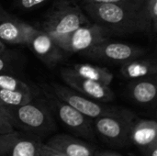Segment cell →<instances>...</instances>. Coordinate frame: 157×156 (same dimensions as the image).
I'll list each match as a JSON object with an SVG mask.
<instances>
[{
    "instance_id": "9c48e42d",
    "label": "cell",
    "mask_w": 157,
    "mask_h": 156,
    "mask_svg": "<svg viewBox=\"0 0 157 156\" xmlns=\"http://www.w3.org/2000/svg\"><path fill=\"white\" fill-rule=\"evenodd\" d=\"M144 53V49L138 46L123 42L108 41L107 40L95 46L85 55L96 61L122 64L130 60L141 57Z\"/></svg>"
},
{
    "instance_id": "484cf974",
    "label": "cell",
    "mask_w": 157,
    "mask_h": 156,
    "mask_svg": "<svg viewBox=\"0 0 157 156\" xmlns=\"http://www.w3.org/2000/svg\"><path fill=\"white\" fill-rule=\"evenodd\" d=\"M82 4H104V3H114L124 0H78Z\"/></svg>"
},
{
    "instance_id": "4316f807",
    "label": "cell",
    "mask_w": 157,
    "mask_h": 156,
    "mask_svg": "<svg viewBox=\"0 0 157 156\" xmlns=\"http://www.w3.org/2000/svg\"><path fill=\"white\" fill-rule=\"evenodd\" d=\"M97 156H122L117 153H114V152H110V151H103V152H100L98 154H97Z\"/></svg>"
},
{
    "instance_id": "8fae6325",
    "label": "cell",
    "mask_w": 157,
    "mask_h": 156,
    "mask_svg": "<svg viewBox=\"0 0 157 156\" xmlns=\"http://www.w3.org/2000/svg\"><path fill=\"white\" fill-rule=\"evenodd\" d=\"M40 140L19 131L0 135V156H38Z\"/></svg>"
},
{
    "instance_id": "6da1fadb",
    "label": "cell",
    "mask_w": 157,
    "mask_h": 156,
    "mask_svg": "<svg viewBox=\"0 0 157 156\" xmlns=\"http://www.w3.org/2000/svg\"><path fill=\"white\" fill-rule=\"evenodd\" d=\"M82 9L92 22L109 34L123 35L140 32L137 7L132 0L104 4H82Z\"/></svg>"
},
{
    "instance_id": "30bf717a",
    "label": "cell",
    "mask_w": 157,
    "mask_h": 156,
    "mask_svg": "<svg viewBox=\"0 0 157 156\" xmlns=\"http://www.w3.org/2000/svg\"><path fill=\"white\" fill-rule=\"evenodd\" d=\"M61 77L66 86L93 100L109 103L115 99V93L109 86L76 75L68 68L61 71Z\"/></svg>"
},
{
    "instance_id": "7a4b0ae2",
    "label": "cell",
    "mask_w": 157,
    "mask_h": 156,
    "mask_svg": "<svg viewBox=\"0 0 157 156\" xmlns=\"http://www.w3.org/2000/svg\"><path fill=\"white\" fill-rule=\"evenodd\" d=\"M4 111L15 130L40 140L53 133L57 129L55 118L43 97L38 96L17 107H4Z\"/></svg>"
},
{
    "instance_id": "cb8c5ba5",
    "label": "cell",
    "mask_w": 157,
    "mask_h": 156,
    "mask_svg": "<svg viewBox=\"0 0 157 156\" xmlns=\"http://www.w3.org/2000/svg\"><path fill=\"white\" fill-rule=\"evenodd\" d=\"M39 156H66L56 149L47 145L46 143H40L39 146Z\"/></svg>"
},
{
    "instance_id": "4dcf8cb0",
    "label": "cell",
    "mask_w": 157,
    "mask_h": 156,
    "mask_svg": "<svg viewBox=\"0 0 157 156\" xmlns=\"http://www.w3.org/2000/svg\"><path fill=\"white\" fill-rule=\"evenodd\" d=\"M0 111H4V107L0 104ZM5 112V111H4Z\"/></svg>"
},
{
    "instance_id": "2e32d148",
    "label": "cell",
    "mask_w": 157,
    "mask_h": 156,
    "mask_svg": "<svg viewBox=\"0 0 157 156\" xmlns=\"http://www.w3.org/2000/svg\"><path fill=\"white\" fill-rule=\"evenodd\" d=\"M130 60L121 66V74L128 80L143 79L155 76L157 73L156 62L152 59Z\"/></svg>"
},
{
    "instance_id": "4fadbf2b",
    "label": "cell",
    "mask_w": 157,
    "mask_h": 156,
    "mask_svg": "<svg viewBox=\"0 0 157 156\" xmlns=\"http://www.w3.org/2000/svg\"><path fill=\"white\" fill-rule=\"evenodd\" d=\"M129 97L137 105L150 106L155 102L157 96L156 77L132 80L127 86Z\"/></svg>"
},
{
    "instance_id": "9a60e30c",
    "label": "cell",
    "mask_w": 157,
    "mask_h": 156,
    "mask_svg": "<svg viewBox=\"0 0 157 156\" xmlns=\"http://www.w3.org/2000/svg\"><path fill=\"white\" fill-rule=\"evenodd\" d=\"M130 141L141 151L157 142L156 121L137 118L131 131Z\"/></svg>"
},
{
    "instance_id": "ffe728a7",
    "label": "cell",
    "mask_w": 157,
    "mask_h": 156,
    "mask_svg": "<svg viewBox=\"0 0 157 156\" xmlns=\"http://www.w3.org/2000/svg\"><path fill=\"white\" fill-rule=\"evenodd\" d=\"M0 88L39 94V91L28 84L17 73H1Z\"/></svg>"
},
{
    "instance_id": "5bb4252c",
    "label": "cell",
    "mask_w": 157,
    "mask_h": 156,
    "mask_svg": "<svg viewBox=\"0 0 157 156\" xmlns=\"http://www.w3.org/2000/svg\"><path fill=\"white\" fill-rule=\"evenodd\" d=\"M28 23L8 15L0 20V40L5 44L25 45Z\"/></svg>"
},
{
    "instance_id": "7402d4cb",
    "label": "cell",
    "mask_w": 157,
    "mask_h": 156,
    "mask_svg": "<svg viewBox=\"0 0 157 156\" xmlns=\"http://www.w3.org/2000/svg\"><path fill=\"white\" fill-rule=\"evenodd\" d=\"M51 0H14L15 6L22 10H31Z\"/></svg>"
},
{
    "instance_id": "7c38bea8",
    "label": "cell",
    "mask_w": 157,
    "mask_h": 156,
    "mask_svg": "<svg viewBox=\"0 0 157 156\" xmlns=\"http://www.w3.org/2000/svg\"><path fill=\"white\" fill-rule=\"evenodd\" d=\"M46 144L66 156H97L96 149L91 143L70 134H55L46 142Z\"/></svg>"
},
{
    "instance_id": "e0dca14e",
    "label": "cell",
    "mask_w": 157,
    "mask_h": 156,
    "mask_svg": "<svg viewBox=\"0 0 157 156\" xmlns=\"http://www.w3.org/2000/svg\"><path fill=\"white\" fill-rule=\"evenodd\" d=\"M67 68L76 75L107 86H110L114 78L113 74L108 68L92 63H75Z\"/></svg>"
},
{
    "instance_id": "f546056e",
    "label": "cell",
    "mask_w": 157,
    "mask_h": 156,
    "mask_svg": "<svg viewBox=\"0 0 157 156\" xmlns=\"http://www.w3.org/2000/svg\"><path fill=\"white\" fill-rule=\"evenodd\" d=\"M6 49V44L0 40V52H1V51H5Z\"/></svg>"
},
{
    "instance_id": "1f68e13d",
    "label": "cell",
    "mask_w": 157,
    "mask_h": 156,
    "mask_svg": "<svg viewBox=\"0 0 157 156\" xmlns=\"http://www.w3.org/2000/svg\"><path fill=\"white\" fill-rule=\"evenodd\" d=\"M38 156H39V155H38Z\"/></svg>"
},
{
    "instance_id": "ac0fdd59",
    "label": "cell",
    "mask_w": 157,
    "mask_h": 156,
    "mask_svg": "<svg viewBox=\"0 0 157 156\" xmlns=\"http://www.w3.org/2000/svg\"><path fill=\"white\" fill-rule=\"evenodd\" d=\"M140 32H145L149 36L156 34L157 0H147L137 9Z\"/></svg>"
},
{
    "instance_id": "8992f818",
    "label": "cell",
    "mask_w": 157,
    "mask_h": 156,
    "mask_svg": "<svg viewBox=\"0 0 157 156\" xmlns=\"http://www.w3.org/2000/svg\"><path fill=\"white\" fill-rule=\"evenodd\" d=\"M46 87L58 98L64 101L87 118L94 120L98 117L114 115L121 112L123 108L109 105L108 103H102L93 100L84 95L78 93L68 86H63L58 83H52L46 85Z\"/></svg>"
},
{
    "instance_id": "3957f363",
    "label": "cell",
    "mask_w": 157,
    "mask_h": 156,
    "mask_svg": "<svg viewBox=\"0 0 157 156\" xmlns=\"http://www.w3.org/2000/svg\"><path fill=\"white\" fill-rule=\"evenodd\" d=\"M40 92L53 117L57 119L74 135L88 142H97V135L93 127V120L87 118L64 101L54 96L43 84Z\"/></svg>"
},
{
    "instance_id": "f1b7e54d",
    "label": "cell",
    "mask_w": 157,
    "mask_h": 156,
    "mask_svg": "<svg viewBox=\"0 0 157 156\" xmlns=\"http://www.w3.org/2000/svg\"><path fill=\"white\" fill-rule=\"evenodd\" d=\"M147 0H132V2L135 5V6L138 8L139 6H141L144 3H145Z\"/></svg>"
},
{
    "instance_id": "d6986e66",
    "label": "cell",
    "mask_w": 157,
    "mask_h": 156,
    "mask_svg": "<svg viewBox=\"0 0 157 156\" xmlns=\"http://www.w3.org/2000/svg\"><path fill=\"white\" fill-rule=\"evenodd\" d=\"M38 96L39 94L35 93L0 88V104L3 107H17L29 102Z\"/></svg>"
},
{
    "instance_id": "44dd1931",
    "label": "cell",
    "mask_w": 157,
    "mask_h": 156,
    "mask_svg": "<svg viewBox=\"0 0 157 156\" xmlns=\"http://www.w3.org/2000/svg\"><path fill=\"white\" fill-rule=\"evenodd\" d=\"M18 52V51H17ZM14 51H5L0 52V74L1 73H17L23 66V58Z\"/></svg>"
},
{
    "instance_id": "d4e9b609",
    "label": "cell",
    "mask_w": 157,
    "mask_h": 156,
    "mask_svg": "<svg viewBox=\"0 0 157 156\" xmlns=\"http://www.w3.org/2000/svg\"><path fill=\"white\" fill-rule=\"evenodd\" d=\"M144 156H157V142L142 150Z\"/></svg>"
},
{
    "instance_id": "83f0119b",
    "label": "cell",
    "mask_w": 157,
    "mask_h": 156,
    "mask_svg": "<svg viewBox=\"0 0 157 156\" xmlns=\"http://www.w3.org/2000/svg\"><path fill=\"white\" fill-rule=\"evenodd\" d=\"M8 15H9V14H8V13L4 9V7L0 5V20L3 19L4 17H6V16H8Z\"/></svg>"
},
{
    "instance_id": "ba28073f",
    "label": "cell",
    "mask_w": 157,
    "mask_h": 156,
    "mask_svg": "<svg viewBox=\"0 0 157 156\" xmlns=\"http://www.w3.org/2000/svg\"><path fill=\"white\" fill-rule=\"evenodd\" d=\"M25 45L49 68L58 65L65 53L50 34L29 24L27 27Z\"/></svg>"
},
{
    "instance_id": "52a82bcc",
    "label": "cell",
    "mask_w": 157,
    "mask_h": 156,
    "mask_svg": "<svg viewBox=\"0 0 157 156\" xmlns=\"http://www.w3.org/2000/svg\"><path fill=\"white\" fill-rule=\"evenodd\" d=\"M109 33L94 22H86L68 36L57 40V44L65 53L86 54L95 46L108 40Z\"/></svg>"
},
{
    "instance_id": "277c9868",
    "label": "cell",
    "mask_w": 157,
    "mask_h": 156,
    "mask_svg": "<svg viewBox=\"0 0 157 156\" xmlns=\"http://www.w3.org/2000/svg\"><path fill=\"white\" fill-rule=\"evenodd\" d=\"M88 21L82 7L68 0H59L45 16L40 29L57 41Z\"/></svg>"
},
{
    "instance_id": "5b68a950",
    "label": "cell",
    "mask_w": 157,
    "mask_h": 156,
    "mask_svg": "<svg viewBox=\"0 0 157 156\" xmlns=\"http://www.w3.org/2000/svg\"><path fill=\"white\" fill-rule=\"evenodd\" d=\"M137 117L129 109L123 108L114 115H107L93 120L97 136L114 147H124L130 141L131 131Z\"/></svg>"
},
{
    "instance_id": "603a6c76",
    "label": "cell",
    "mask_w": 157,
    "mask_h": 156,
    "mask_svg": "<svg viewBox=\"0 0 157 156\" xmlns=\"http://www.w3.org/2000/svg\"><path fill=\"white\" fill-rule=\"evenodd\" d=\"M15 131L13 125L9 121L4 111H0V135Z\"/></svg>"
}]
</instances>
